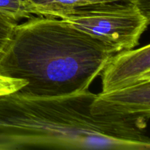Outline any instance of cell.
I'll use <instances>...</instances> for the list:
<instances>
[{
	"label": "cell",
	"mask_w": 150,
	"mask_h": 150,
	"mask_svg": "<svg viewBox=\"0 0 150 150\" xmlns=\"http://www.w3.org/2000/svg\"><path fill=\"white\" fill-rule=\"evenodd\" d=\"M26 83H27L25 81L0 76V95L17 92Z\"/></svg>",
	"instance_id": "obj_9"
},
{
	"label": "cell",
	"mask_w": 150,
	"mask_h": 150,
	"mask_svg": "<svg viewBox=\"0 0 150 150\" xmlns=\"http://www.w3.org/2000/svg\"><path fill=\"white\" fill-rule=\"evenodd\" d=\"M89 89L57 97L0 95V150H149L146 120L95 116Z\"/></svg>",
	"instance_id": "obj_1"
},
{
	"label": "cell",
	"mask_w": 150,
	"mask_h": 150,
	"mask_svg": "<svg viewBox=\"0 0 150 150\" xmlns=\"http://www.w3.org/2000/svg\"><path fill=\"white\" fill-rule=\"evenodd\" d=\"M149 0L92 6L60 18L76 29L99 39L117 51L134 48L147 28Z\"/></svg>",
	"instance_id": "obj_3"
},
{
	"label": "cell",
	"mask_w": 150,
	"mask_h": 150,
	"mask_svg": "<svg viewBox=\"0 0 150 150\" xmlns=\"http://www.w3.org/2000/svg\"><path fill=\"white\" fill-rule=\"evenodd\" d=\"M18 21L0 13V55L11 38Z\"/></svg>",
	"instance_id": "obj_8"
},
{
	"label": "cell",
	"mask_w": 150,
	"mask_h": 150,
	"mask_svg": "<svg viewBox=\"0 0 150 150\" xmlns=\"http://www.w3.org/2000/svg\"><path fill=\"white\" fill-rule=\"evenodd\" d=\"M0 13L16 21L33 16L25 0H0Z\"/></svg>",
	"instance_id": "obj_7"
},
{
	"label": "cell",
	"mask_w": 150,
	"mask_h": 150,
	"mask_svg": "<svg viewBox=\"0 0 150 150\" xmlns=\"http://www.w3.org/2000/svg\"><path fill=\"white\" fill-rule=\"evenodd\" d=\"M32 15L60 18L92 6L137 0H25Z\"/></svg>",
	"instance_id": "obj_6"
},
{
	"label": "cell",
	"mask_w": 150,
	"mask_h": 150,
	"mask_svg": "<svg viewBox=\"0 0 150 150\" xmlns=\"http://www.w3.org/2000/svg\"><path fill=\"white\" fill-rule=\"evenodd\" d=\"M90 109L95 116L137 118L149 121L150 81L96 95Z\"/></svg>",
	"instance_id": "obj_4"
},
{
	"label": "cell",
	"mask_w": 150,
	"mask_h": 150,
	"mask_svg": "<svg viewBox=\"0 0 150 150\" xmlns=\"http://www.w3.org/2000/svg\"><path fill=\"white\" fill-rule=\"evenodd\" d=\"M100 76L103 93L150 81V45L115 53Z\"/></svg>",
	"instance_id": "obj_5"
},
{
	"label": "cell",
	"mask_w": 150,
	"mask_h": 150,
	"mask_svg": "<svg viewBox=\"0 0 150 150\" xmlns=\"http://www.w3.org/2000/svg\"><path fill=\"white\" fill-rule=\"evenodd\" d=\"M117 50L62 19L38 16L18 23L0 55V76L23 80L17 92L57 97L89 89Z\"/></svg>",
	"instance_id": "obj_2"
}]
</instances>
